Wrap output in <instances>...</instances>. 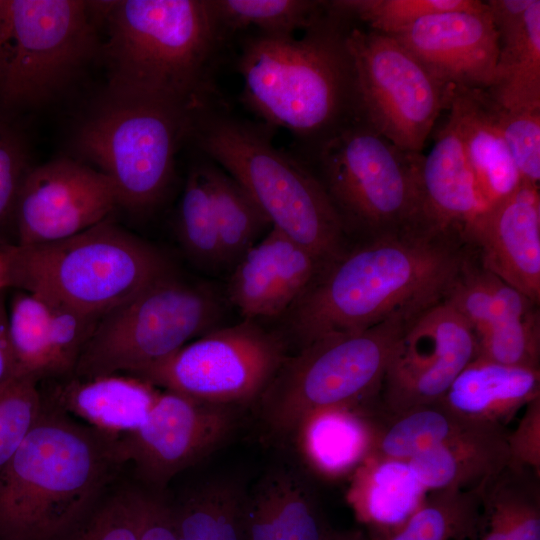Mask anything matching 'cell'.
Here are the masks:
<instances>
[{
	"label": "cell",
	"instance_id": "cell-1",
	"mask_svg": "<svg viewBox=\"0 0 540 540\" xmlns=\"http://www.w3.org/2000/svg\"><path fill=\"white\" fill-rule=\"evenodd\" d=\"M460 235L413 228L375 236L327 264L283 315L300 348L391 318L413 319L444 300L467 260Z\"/></svg>",
	"mask_w": 540,
	"mask_h": 540
},
{
	"label": "cell",
	"instance_id": "cell-2",
	"mask_svg": "<svg viewBox=\"0 0 540 540\" xmlns=\"http://www.w3.org/2000/svg\"><path fill=\"white\" fill-rule=\"evenodd\" d=\"M96 3L108 28L109 95L196 117L213 108L215 69L228 35L212 0Z\"/></svg>",
	"mask_w": 540,
	"mask_h": 540
},
{
	"label": "cell",
	"instance_id": "cell-3",
	"mask_svg": "<svg viewBox=\"0 0 540 540\" xmlns=\"http://www.w3.org/2000/svg\"><path fill=\"white\" fill-rule=\"evenodd\" d=\"M350 20L327 1L301 38L257 33L244 39L237 60L244 104L264 124L313 148L354 121Z\"/></svg>",
	"mask_w": 540,
	"mask_h": 540
},
{
	"label": "cell",
	"instance_id": "cell-4",
	"mask_svg": "<svg viewBox=\"0 0 540 540\" xmlns=\"http://www.w3.org/2000/svg\"><path fill=\"white\" fill-rule=\"evenodd\" d=\"M122 465L118 439L44 399L0 473V540H54L107 492Z\"/></svg>",
	"mask_w": 540,
	"mask_h": 540
},
{
	"label": "cell",
	"instance_id": "cell-5",
	"mask_svg": "<svg viewBox=\"0 0 540 540\" xmlns=\"http://www.w3.org/2000/svg\"><path fill=\"white\" fill-rule=\"evenodd\" d=\"M273 128L211 108L196 119L200 150L238 181L278 229L325 264L344 252L345 227L319 178L272 142Z\"/></svg>",
	"mask_w": 540,
	"mask_h": 540
},
{
	"label": "cell",
	"instance_id": "cell-6",
	"mask_svg": "<svg viewBox=\"0 0 540 540\" xmlns=\"http://www.w3.org/2000/svg\"><path fill=\"white\" fill-rule=\"evenodd\" d=\"M9 249L13 288L99 319L175 273L163 252L108 219L66 239Z\"/></svg>",
	"mask_w": 540,
	"mask_h": 540
},
{
	"label": "cell",
	"instance_id": "cell-7",
	"mask_svg": "<svg viewBox=\"0 0 540 540\" xmlns=\"http://www.w3.org/2000/svg\"><path fill=\"white\" fill-rule=\"evenodd\" d=\"M411 320L396 317L363 331L328 335L288 355L256 402L263 425L276 436H293L316 411L366 404L380 391Z\"/></svg>",
	"mask_w": 540,
	"mask_h": 540
},
{
	"label": "cell",
	"instance_id": "cell-8",
	"mask_svg": "<svg viewBox=\"0 0 540 540\" xmlns=\"http://www.w3.org/2000/svg\"><path fill=\"white\" fill-rule=\"evenodd\" d=\"M196 116L141 100L107 95L76 132V147L111 182L118 205L151 212L164 199L175 174L182 140Z\"/></svg>",
	"mask_w": 540,
	"mask_h": 540
},
{
	"label": "cell",
	"instance_id": "cell-9",
	"mask_svg": "<svg viewBox=\"0 0 540 540\" xmlns=\"http://www.w3.org/2000/svg\"><path fill=\"white\" fill-rule=\"evenodd\" d=\"M319 180L345 230L375 236L418 228L423 155L352 121L314 148Z\"/></svg>",
	"mask_w": 540,
	"mask_h": 540
},
{
	"label": "cell",
	"instance_id": "cell-10",
	"mask_svg": "<svg viewBox=\"0 0 540 540\" xmlns=\"http://www.w3.org/2000/svg\"><path fill=\"white\" fill-rule=\"evenodd\" d=\"M220 314L210 288L173 273L100 318L73 377L133 375L215 328Z\"/></svg>",
	"mask_w": 540,
	"mask_h": 540
},
{
	"label": "cell",
	"instance_id": "cell-11",
	"mask_svg": "<svg viewBox=\"0 0 540 540\" xmlns=\"http://www.w3.org/2000/svg\"><path fill=\"white\" fill-rule=\"evenodd\" d=\"M93 2L7 0L0 102L34 106L60 92L96 47Z\"/></svg>",
	"mask_w": 540,
	"mask_h": 540
},
{
	"label": "cell",
	"instance_id": "cell-12",
	"mask_svg": "<svg viewBox=\"0 0 540 540\" xmlns=\"http://www.w3.org/2000/svg\"><path fill=\"white\" fill-rule=\"evenodd\" d=\"M355 120L400 149L421 153L450 88L394 36L352 27L347 34Z\"/></svg>",
	"mask_w": 540,
	"mask_h": 540
},
{
	"label": "cell",
	"instance_id": "cell-13",
	"mask_svg": "<svg viewBox=\"0 0 540 540\" xmlns=\"http://www.w3.org/2000/svg\"><path fill=\"white\" fill-rule=\"evenodd\" d=\"M287 357L282 335L244 318L213 328L132 376L192 399L240 407L257 402Z\"/></svg>",
	"mask_w": 540,
	"mask_h": 540
},
{
	"label": "cell",
	"instance_id": "cell-14",
	"mask_svg": "<svg viewBox=\"0 0 540 540\" xmlns=\"http://www.w3.org/2000/svg\"><path fill=\"white\" fill-rule=\"evenodd\" d=\"M476 355L473 330L445 299L406 326L384 375L381 412L394 416L441 401Z\"/></svg>",
	"mask_w": 540,
	"mask_h": 540
},
{
	"label": "cell",
	"instance_id": "cell-15",
	"mask_svg": "<svg viewBox=\"0 0 540 540\" xmlns=\"http://www.w3.org/2000/svg\"><path fill=\"white\" fill-rule=\"evenodd\" d=\"M238 407L164 390L146 421L118 439L121 461L132 462L149 489L159 491L222 445L237 426Z\"/></svg>",
	"mask_w": 540,
	"mask_h": 540
},
{
	"label": "cell",
	"instance_id": "cell-16",
	"mask_svg": "<svg viewBox=\"0 0 540 540\" xmlns=\"http://www.w3.org/2000/svg\"><path fill=\"white\" fill-rule=\"evenodd\" d=\"M116 192L99 170L69 158L31 167L13 217V242L38 245L66 239L108 219Z\"/></svg>",
	"mask_w": 540,
	"mask_h": 540
},
{
	"label": "cell",
	"instance_id": "cell-17",
	"mask_svg": "<svg viewBox=\"0 0 540 540\" xmlns=\"http://www.w3.org/2000/svg\"><path fill=\"white\" fill-rule=\"evenodd\" d=\"M394 37L447 88L487 90L499 54V36L486 2L428 15Z\"/></svg>",
	"mask_w": 540,
	"mask_h": 540
},
{
	"label": "cell",
	"instance_id": "cell-18",
	"mask_svg": "<svg viewBox=\"0 0 540 540\" xmlns=\"http://www.w3.org/2000/svg\"><path fill=\"white\" fill-rule=\"evenodd\" d=\"M98 319L40 295L17 290L8 307L9 339L17 376L73 377Z\"/></svg>",
	"mask_w": 540,
	"mask_h": 540
},
{
	"label": "cell",
	"instance_id": "cell-19",
	"mask_svg": "<svg viewBox=\"0 0 540 540\" xmlns=\"http://www.w3.org/2000/svg\"><path fill=\"white\" fill-rule=\"evenodd\" d=\"M463 240L476 245L483 269L539 303V187L521 183L487 207L466 228Z\"/></svg>",
	"mask_w": 540,
	"mask_h": 540
},
{
	"label": "cell",
	"instance_id": "cell-20",
	"mask_svg": "<svg viewBox=\"0 0 540 540\" xmlns=\"http://www.w3.org/2000/svg\"><path fill=\"white\" fill-rule=\"evenodd\" d=\"M326 265L271 227L234 265L227 285L229 301L246 319L283 316Z\"/></svg>",
	"mask_w": 540,
	"mask_h": 540
},
{
	"label": "cell",
	"instance_id": "cell-21",
	"mask_svg": "<svg viewBox=\"0 0 540 540\" xmlns=\"http://www.w3.org/2000/svg\"><path fill=\"white\" fill-rule=\"evenodd\" d=\"M419 170V228L458 234L488 207L449 114Z\"/></svg>",
	"mask_w": 540,
	"mask_h": 540
},
{
	"label": "cell",
	"instance_id": "cell-22",
	"mask_svg": "<svg viewBox=\"0 0 540 540\" xmlns=\"http://www.w3.org/2000/svg\"><path fill=\"white\" fill-rule=\"evenodd\" d=\"M499 36V54L485 93L505 109L540 108V1H486Z\"/></svg>",
	"mask_w": 540,
	"mask_h": 540
},
{
	"label": "cell",
	"instance_id": "cell-23",
	"mask_svg": "<svg viewBox=\"0 0 540 540\" xmlns=\"http://www.w3.org/2000/svg\"><path fill=\"white\" fill-rule=\"evenodd\" d=\"M159 394L157 387L140 378L111 374L87 379L70 377L43 396L77 421L120 439L146 421Z\"/></svg>",
	"mask_w": 540,
	"mask_h": 540
},
{
	"label": "cell",
	"instance_id": "cell-24",
	"mask_svg": "<svg viewBox=\"0 0 540 540\" xmlns=\"http://www.w3.org/2000/svg\"><path fill=\"white\" fill-rule=\"evenodd\" d=\"M332 531L310 485L292 469L267 471L247 492L244 540H325Z\"/></svg>",
	"mask_w": 540,
	"mask_h": 540
},
{
	"label": "cell",
	"instance_id": "cell-25",
	"mask_svg": "<svg viewBox=\"0 0 540 540\" xmlns=\"http://www.w3.org/2000/svg\"><path fill=\"white\" fill-rule=\"evenodd\" d=\"M374 413L364 404L309 415L293 434L303 461L327 479L351 476L374 453L380 430Z\"/></svg>",
	"mask_w": 540,
	"mask_h": 540
},
{
	"label": "cell",
	"instance_id": "cell-26",
	"mask_svg": "<svg viewBox=\"0 0 540 540\" xmlns=\"http://www.w3.org/2000/svg\"><path fill=\"white\" fill-rule=\"evenodd\" d=\"M504 425L479 422L408 462L427 492L477 490L510 462Z\"/></svg>",
	"mask_w": 540,
	"mask_h": 540
},
{
	"label": "cell",
	"instance_id": "cell-27",
	"mask_svg": "<svg viewBox=\"0 0 540 540\" xmlns=\"http://www.w3.org/2000/svg\"><path fill=\"white\" fill-rule=\"evenodd\" d=\"M481 194L489 207L522 182L484 90L451 87L448 108Z\"/></svg>",
	"mask_w": 540,
	"mask_h": 540
},
{
	"label": "cell",
	"instance_id": "cell-28",
	"mask_svg": "<svg viewBox=\"0 0 540 540\" xmlns=\"http://www.w3.org/2000/svg\"><path fill=\"white\" fill-rule=\"evenodd\" d=\"M537 397H540V369L474 357L441 402L468 419L505 425Z\"/></svg>",
	"mask_w": 540,
	"mask_h": 540
},
{
	"label": "cell",
	"instance_id": "cell-29",
	"mask_svg": "<svg viewBox=\"0 0 540 540\" xmlns=\"http://www.w3.org/2000/svg\"><path fill=\"white\" fill-rule=\"evenodd\" d=\"M350 477L346 498L367 534L388 533L403 525L428 493L408 460L375 453Z\"/></svg>",
	"mask_w": 540,
	"mask_h": 540
},
{
	"label": "cell",
	"instance_id": "cell-30",
	"mask_svg": "<svg viewBox=\"0 0 540 540\" xmlns=\"http://www.w3.org/2000/svg\"><path fill=\"white\" fill-rule=\"evenodd\" d=\"M477 490L475 540H540V474L509 462Z\"/></svg>",
	"mask_w": 540,
	"mask_h": 540
},
{
	"label": "cell",
	"instance_id": "cell-31",
	"mask_svg": "<svg viewBox=\"0 0 540 540\" xmlns=\"http://www.w3.org/2000/svg\"><path fill=\"white\" fill-rule=\"evenodd\" d=\"M248 490L233 477H215L170 503L177 540H244Z\"/></svg>",
	"mask_w": 540,
	"mask_h": 540
},
{
	"label": "cell",
	"instance_id": "cell-32",
	"mask_svg": "<svg viewBox=\"0 0 540 540\" xmlns=\"http://www.w3.org/2000/svg\"><path fill=\"white\" fill-rule=\"evenodd\" d=\"M207 187L218 231L222 263L235 265L270 221L244 187L214 163L197 166Z\"/></svg>",
	"mask_w": 540,
	"mask_h": 540
},
{
	"label": "cell",
	"instance_id": "cell-33",
	"mask_svg": "<svg viewBox=\"0 0 540 540\" xmlns=\"http://www.w3.org/2000/svg\"><path fill=\"white\" fill-rule=\"evenodd\" d=\"M480 512L478 490L431 491L403 525L367 540H475Z\"/></svg>",
	"mask_w": 540,
	"mask_h": 540
},
{
	"label": "cell",
	"instance_id": "cell-34",
	"mask_svg": "<svg viewBox=\"0 0 540 540\" xmlns=\"http://www.w3.org/2000/svg\"><path fill=\"white\" fill-rule=\"evenodd\" d=\"M380 422L374 453L409 460L469 429L478 421L452 411L441 401L411 408Z\"/></svg>",
	"mask_w": 540,
	"mask_h": 540
},
{
	"label": "cell",
	"instance_id": "cell-35",
	"mask_svg": "<svg viewBox=\"0 0 540 540\" xmlns=\"http://www.w3.org/2000/svg\"><path fill=\"white\" fill-rule=\"evenodd\" d=\"M445 300L468 323L475 336L503 321L525 315L538 305L482 267L472 270L468 262Z\"/></svg>",
	"mask_w": 540,
	"mask_h": 540
},
{
	"label": "cell",
	"instance_id": "cell-36",
	"mask_svg": "<svg viewBox=\"0 0 540 540\" xmlns=\"http://www.w3.org/2000/svg\"><path fill=\"white\" fill-rule=\"evenodd\" d=\"M212 3L228 36L251 26L266 36H294L296 31L311 27L327 7V1L312 0H212Z\"/></svg>",
	"mask_w": 540,
	"mask_h": 540
},
{
	"label": "cell",
	"instance_id": "cell-37",
	"mask_svg": "<svg viewBox=\"0 0 540 540\" xmlns=\"http://www.w3.org/2000/svg\"><path fill=\"white\" fill-rule=\"evenodd\" d=\"M176 232L182 248L195 262L206 267L223 264L211 199L197 166L185 182Z\"/></svg>",
	"mask_w": 540,
	"mask_h": 540
},
{
	"label": "cell",
	"instance_id": "cell-38",
	"mask_svg": "<svg viewBox=\"0 0 540 540\" xmlns=\"http://www.w3.org/2000/svg\"><path fill=\"white\" fill-rule=\"evenodd\" d=\"M477 0H334L330 6L370 30L397 35L432 14L477 7Z\"/></svg>",
	"mask_w": 540,
	"mask_h": 540
},
{
	"label": "cell",
	"instance_id": "cell-39",
	"mask_svg": "<svg viewBox=\"0 0 540 540\" xmlns=\"http://www.w3.org/2000/svg\"><path fill=\"white\" fill-rule=\"evenodd\" d=\"M476 355L501 364L540 369L539 311L496 324L475 336Z\"/></svg>",
	"mask_w": 540,
	"mask_h": 540
},
{
	"label": "cell",
	"instance_id": "cell-40",
	"mask_svg": "<svg viewBox=\"0 0 540 540\" xmlns=\"http://www.w3.org/2000/svg\"><path fill=\"white\" fill-rule=\"evenodd\" d=\"M38 382L17 376L0 385V473L38 421L44 397Z\"/></svg>",
	"mask_w": 540,
	"mask_h": 540
},
{
	"label": "cell",
	"instance_id": "cell-41",
	"mask_svg": "<svg viewBox=\"0 0 540 540\" xmlns=\"http://www.w3.org/2000/svg\"><path fill=\"white\" fill-rule=\"evenodd\" d=\"M54 540H139L127 489L106 492Z\"/></svg>",
	"mask_w": 540,
	"mask_h": 540
},
{
	"label": "cell",
	"instance_id": "cell-42",
	"mask_svg": "<svg viewBox=\"0 0 540 540\" xmlns=\"http://www.w3.org/2000/svg\"><path fill=\"white\" fill-rule=\"evenodd\" d=\"M491 103L521 182L539 187L540 108L509 110Z\"/></svg>",
	"mask_w": 540,
	"mask_h": 540
},
{
	"label": "cell",
	"instance_id": "cell-43",
	"mask_svg": "<svg viewBox=\"0 0 540 540\" xmlns=\"http://www.w3.org/2000/svg\"><path fill=\"white\" fill-rule=\"evenodd\" d=\"M30 168L20 133L0 117V245L7 244L3 236L12 233L18 193Z\"/></svg>",
	"mask_w": 540,
	"mask_h": 540
},
{
	"label": "cell",
	"instance_id": "cell-44",
	"mask_svg": "<svg viewBox=\"0 0 540 540\" xmlns=\"http://www.w3.org/2000/svg\"><path fill=\"white\" fill-rule=\"evenodd\" d=\"M137 522L139 540H177L169 502L149 488H126Z\"/></svg>",
	"mask_w": 540,
	"mask_h": 540
},
{
	"label": "cell",
	"instance_id": "cell-45",
	"mask_svg": "<svg viewBox=\"0 0 540 540\" xmlns=\"http://www.w3.org/2000/svg\"><path fill=\"white\" fill-rule=\"evenodd\" d=\"M511 432H507L510 463L540 474V397L530 401Z\"/></svg>",
	"mask_w": 540,
	"mask_h": 540
},
{
	"label": "cell",
	"instance_id": "cell-46",
	"mask_svg": "<svg viewBox=\"0 0 540 540\" xmlns=\"http://www.w3.org/2000/svg\"><path fill=\"white\" fill-rule=\"evenodd\" d=\"M5 292L6 290L0 291V385L17 377L9 339L8 307Z\"/></svg>",
	"mask_w": 540,
	"mask_h": 540
},
{
	"label": "cell",
	"instance_id": "cell-47",
	"mask_svg": "<svg viewBox=\"0 0 540 540\" xmlns=\"http://www.w3.org/2000/svg\"><path fill=\"white\" fill-rule=\"evenodd\" d=\"M13 288L12 259L9 244L0 245V291Z\"/></svg>",
	"mask_w": 540,
	"mask_h": 540
},
{
	"label": "cell",
	"instance_id": "cell-48",
	"mask_svg": "<svg viewBox=\"0 0 540 540\" xmlns=\"http://www.w3.org/2000/svg\"><path fill=\"white\" fill-rule=\"evenodd\" d=\"M325 540H367V535L366 532L361 529H333Z\"/></svg>",
	"mask_w": 540,
	"mask_h": 540
},
{
	"label": "cell",
	"instance_id": "cell-49",
	"mask_svg": "<svg viewBox=\"0 0 540 540\" xmlns=\"http://www.w3.org/2000/svg\"><path fill=\"white\" fill-rule=\"evenodd\" d=\"M7 0H0V44L3 39L6 22Z\"/></svg>",
	"mask_w": 540,
	"mask_h": 540
}]
</instances>
